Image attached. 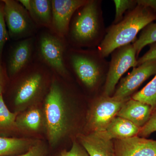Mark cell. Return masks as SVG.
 <instances>
[{
  "label": "cell",
  "mask_w": 156,
  "mask_h": 156,
  "mask_svg": "<svg viewBox=\"0 0 156 156\" xmlns=\"http://www.w3.org/2000/svg\"><path fill=\"white\" fill-rule=\"evenodd\" d=\"M106 30L101 1L88 0L73 16L66 40L71 48L94 49L102 42Z\"/></svg>",
  "instance_id": "cell-1"
},
{
  "label": "cell",
  "mask_w": 156,
  "mask_h": 156,
  "mask_svg": "<svg viewBox=\"0 0 156 156\" xmlns=\"http://www.w3.org/2000/svg\"><path fill=\"white\" fill-rule=\"evenodd\" d=\"M148 105L154 112L156 111V73L154 77L141 90L134 93L131 98Z\"/></svg>",
  "instance_id": "cell-21"
},
{
  "label": "cell",
  "mask_w": 156,
  "mask_h": 156,
  "mask_svg": "<svg viewBox=\"0 0 156 156\" xmlns=\"http://www.w3.org/2000/svg\"><path fill=\"white\" fill-rule=\"evenodd\" d=\"M65 58L68 70L72 71L87 89H95L102 77L106 78L109 62L101 56L97 48L81 49L69 47Z\"/></svg>",
  "instance_id": "cell-4"
},
{
  "label": "cell",
  "mask_w": 156,
  "mask_h": 156,
  "mask_svg": "<svg viewBox=\"0 0 156 156\" xmlns=\"http://www.w3.org/2000/svg\"><path fill=\"white\" fill-rule=\"evenodd\" d=\"M140 129L129 120L116 116L105 131L99 133L110 140L126 139L137 136Z\"/></svg>",
  "instance_id": "cell-16"
},
{
  "label": "cell",
  "mask_w": 156,
  "mask_h": 156,
  "mask_svg": "<svg viewBox=\"0 0 156 156\" xmlns=\"http://www.w3.org/2000/svg\"><path fill=\"white\" fill-rule=\"evenodd\" d=\"M80 139L89 156H114V143L100 133L91 132L81 135Z\"/></svg>",
  "instance_id": "cell-15"
},
{
  "label": "cell",
  "mask_w": 156,
  "mask_h": 156,
  "mask_svg": "<svg viewBox=\"0 0 156 156\" xmlns=\"http://www.w3.org/2000/svg\"><path fill=\"white\" fill-rule=\"evenodd\" d=\"M114 156H156V140L138 136L116 139Z\"/></svg>",
  "instance_id": "cell-13"
},
{
  "label": "cell",
  "mask_w": 156,
  "mask_h": 156,
  "mask_svg": "<svg viewBox=\"0 0 156 156\" xmlns=\"http://www.w3.org/2000/svg\"><path fill=\"white\" fill-rule=\"evenodd\" d=\"M156 20V13L148 8L137 5L128 11L123 19L112 24L106 30L105 36L97 49L105 58L117 48L135 41L137 34Z\"/></svg>",
  "instance_id": "cell-2"
},
{
  "label": "cell",
  "mask_w": 156,
  "mask_h": 156,
  "mask_svg": "<svg viewBox=\"0 0 156 156\" xmlns=\"http://www.w3.org/2000/svg\"><path fill=\"white\" fill-rule=\"evenodd\" d=\"M138 5L149 8L156 13V0H136Z\"/></svg>",
  "instance_id": "cell-30"
},
{
  "label": "cell",
  "mask_w": 156,
  "mask_h": 156,
  "mask_svg": "<svg viewBox=\"0 0 156 156\" xmlns=\"http://www.w3.org/2000/svg\"><path fill=\"white\" fill-rule=\"evenodd\" d=\"M4 2L0 1V65L2 64L3 50L9 37L4 17Z\"/></svg>",
  "instance_id": "cell-24"
},
{
  "label": "cell",
  "mask_w": 156,
  "mask_h": 156,
  "mask_svg": "<svg viewBox=\"0 0 156 156\" xmlns=\"http://www.w3.org/2000/svg\"><path fill=\"white\" fill-rule=\"evenodd\" d=\"M103 95L111 96L122 76L131 68L137 66V58L133 44L117 48L112 53Z\"/></svg>",
  "instance_id": "cell-8"
},
{
  "label": "cell",
  "mask_w": 156,
  "mask_h": 156,
  "mask_svg": "<svg viewBox=\"0 0 156 156\" xmlns=\"http://www.w3.org/2000/svg\"><path fill=\"white\" fill-rule=\"evenodd\" d=\"M129 100V99H128ZM102 96L96 101L89 114L88 127L91 132H103L127 101Z\"/></svg>",
  "instance_id": "cell-9"
},
{
  "label": "cell",
  "mask_w": 156,
  "mask_h": 156,
  "mask_svg": "<svg viewBox=\"0 0 156 156\" xmlns=\"http://www.w3.org/2000/svg\"><path fill=\"white\" fill-rule=\"evenodd\" d=\"M59 156H89V154L83 147L77 142L73 143L72 146L69 151L62 152Z\"/></svg>",
  "instance_id": "cell-26"
},
{
  "label": "cell",
  "mask_w": 156,
  "mask_h": 156,
  "mask_svg": "<svg viewBox=\"0 0 156 156\" xmlns=\"http://www.w3.org/2000/svg\"><path fill=\"white\" fill-rule=\"evenodd\" d=\"M149 45L150 49L143 56L137 59V66L146 62L156 59V43H153Z\"/></svg>",
  "instance_id": "cell-28"
},
{
  "label": "cell",
  "mask_w": 156,
  "mask_h": 156,
  "mask_svg": "<svg viewBox=\"0 0 156 156\" xmlns=\"http://www.w3.org/2000/svg\"><path fill=\"white\" fill-rule=\"evenodd\" d=\"M4 17L9 36L14 40L34 37L38 27L28 11L18 1L2 0Z\"/></svg>",
  "instance_id": "cell-7"
},
{
  "label": "cell",
  "mask_w": 156,
  "mask_h": 156,
  "mask_svg": "<svg viewBox=\"0 0 156 156\" xmlns=\"http://www.w3.org/2000/svg\"><path fill=\"white\" fill-rule=\"evenodd\" d=\"M156 73V59L147 61L133 68L132 72L121 80L113 96L117 100H128L143 83Z\"/></svg>",
  "instance_id": "cell-10"
},
{
  "label": "cell",
  "mask_w": 156,
  "mask_h": 156,
  "mask_svg": "<svg viewBox=\"0 0 156 156\" xmlns=\"http://www.w3.org/2000/svg\"><path fill=\"white\" fill-rule=\"evenodd\" d=\"M17 115L9 110L3 95H0V136L6 137L7 134L18 130L16 122Z\"/></svg>",
  "instance_id": "cell-19"
},
{
  "label": "cell",
  "mask_w": 156,
  "mask_h": 156,
  "mask_svg": "<svg viewBox=\"0 0 156 156\" xmlns=\"http://www.w3.org/2000/svg\"><path fill=\"white\" fill-rule=\"evenodd\" d=\"M37 141L27 138L0 136V156H12L28 151Z\"/></svg>",
  "instance_id": "cell-18"
},
{
  "label": "cell",
  "mask_w": 156,
  "mask_h": 156,
  "mask_svg": "<svg viewBox=\"0 0 156 156\" xmlns=\"http://www.w3.org/2000/svg\"><path fill=\"white\" fill-rule=\"evenodd\" d=\"M42 121V114L40 110L33 108L20 115H17L16 122L18 130L23 129L36 131L41 128Z\"/></svg>",
  "instance_id": "cell-20"
},
{
  "label": "cell",
  "mask_w": 156,
  "mask_h": 156,
  "mask_svg": "<svg viewBox=\"0 0 156 156\" xmlns=\"http://www.w3.org/2000/svg\"><path fill=\"white\" fill-rule=\"evenodd\" d=\"M53 73L39 61H34L14 78L12 87L14 105L20 108L27 106L46 96L52 83Z\"/></svg>",
  "instance_id": "cell-3"
},
{
  "label": "cell",
  "mask_w": 156,
  "mask_h": 156,
  "mask_svg": "<svg viewBox=\"0 0 156 156\" xmlns=\"http://www.w3.org/2000/svg\"><path fill=\"white\" fill-rule=\"evenodd\" d=\"M44 115L49 142L56 145L67 132L65 94L59 81L53 73L50 89L44 100Z\"/></svg>",
  "instance_id": "cell-5"
},
{
  "label": "cell",
  "mask_w": 156,
  "mask_h": 156,
  "mask_svg": "<svg viewBox=\"0 0 156 156\" xmlns=\"http://www.w3.org/2000/svg\"><path fill=\"white\" fill-rule=\"evenodd\" d=\"M34 23L38 27L50 30L52 21L51 0H31L28 11Z\"/></svg>",
  "instance_id": "cell-17"
},
{
  "label": "cell",
  "mask_w": 156,
  "mask_h": 156,
  "mask_svg": "<svg viewBox=\"0 0 156 156\" xmlns=\"http://www.w3.org/2000/svg\"><path fill=\"white\" fill-rule=\"evenodd\" d=\"M45 152L44 145L41 143L37 142L24 154L12 156H45Z\"/></svg>",
  "instance_id": "cell-27"
},
{
  "label": "cell",
  "mask_w": 156,
  "mask_h": 156,
  "mask_svg": "<svg viewBox=\"0 0 156 156\" xmlns=\"http://www.w3.org/2000/svg\"><path fill=\"white\" fill-rule=\"evenodd\" d=\"M153 113L152 108L148 105L131 98L123 105L117 116L129 120L141 128L147 122Z\"/></svg>",
  "instance_id": "cell-14"
},
{
  "label": "cell",
  "mask_w": 156,
  "mask_h": 156,
  "mask_svg": "<svg viewBox=\"0 0 156 156\" xmlns=\"http://www.w3.org/2000/svg\"><path fill=\"white\" fill-rule=\"evenodd\" d=\"M88 0H51L52 21L51 31L66 39L73 16Z\"/></svg>",
  "instance_id": "cell-11"
},
{
  "label": "cell",
  "mask_w": 156,
  "mask_h": 156,
  "mask_svg": "<svg viewBox=\"0 0 156 156\" xmlns=\"http://www.w3.org/2000/svg\"><path fill=\"white\" fill-rule=\"evenodd\" d=\"M156 43V22H152L141 30L139 38L133 43L136 58L146 46Z\"/></svg>",
  "instance_id": "cell-22"
},
{
  "label": "cell",
  "mask_w": 156,
  "mask_h": 156,
  "mask_svg": "<svg viewBox=\"0 0 156 156\" xmlns=\"http://www.w3.org/2000/svg\"><path fill=\"white\" fill-rule=\"evenodd\" d=\"M155 132H156V111L154 112L145 126L141 128L137 136L147 137Z\"/></svg>",
  "instance_id": "cell-25"
},
{
  "label": "cell",
  "mask_w": 156,
  "mask_h": 156,
  "mask_svg": "<svg viewBox=\"0 0 156 156\" xmlns=\"http://www.w3.org/2000/svg\"><path fill=\"white\" fill-rule=\"evenodd\" d=\"M69 47L66 39L60 37L49 30L41 33L36 39L38 59L53 73L62 77L69 76L65 58Z\"/></svg>",
  "instance_id": "cell-6"
},
{
  "label": "cell",
  "mask_w": 156,
  "mask_h": 156,
  "mask_svg": "<svg viewBox=\"0 0 156 156\" xmlns=\"http://www.w3.org/2000/svg\"><path fill=\"white\" fill-rule=\"evenodd\" d=\"M36 48L34 37L20 40L11 49L7 62L6 72L14 78L34 61Z\"/></svg>",
  "instance_id": "cell-12"
},
{
  "label": "cell",
  "mask_w": 156,
  "mask_h": 156,
  "mask_svg": "<svg viewBox=\"0 0 156 156\" xmlns=\"http://www.w3.org/2000/svg\"><path fill=\"white\" fill-rule=\"evenodd\" d=\"M113 2L115 7V14L112 24L120 22L126 12L134 9L137 5L136 0H115Z\"/></svg>",
  "instance_id": "cell-23"
},
{
  "label": "cell",
  "mask_w": 156,
  "mask_h": 156,
  "mask_svg": "<svg viewBox=\"0 0 156 156\" xmlns=\"http://www.w3.org/2000/svg\"><path fill=\"white\" fill-rule=\"evenodd\" d=\"M7 76H8L7 72L2 64L0 65V95H3L5 90Z\"/></svg>",
  "instance_id": "cell-29"
}]
</instances>
